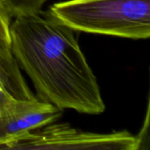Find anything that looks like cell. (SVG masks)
Returning <instances> with one entry per match:
<instances>
[{"label":"cell","mask_w":150,"mask_h":150,"mask_svg":"<svg viewBox=\"0 0 150 150\" xmlns=\"http://www.w3.org/2000/svg\"><path fill=\"white\" fill-rule=\"evenodd\" d=\"M10 46L40 100L83 114L105 112L99 84L75 31L47 12L20 15L11 22Z\"/></svg>","instance_id":"obj_1"},{"label":"cell","mask_w":150,"mask_h":150,"mask_svg":"<svg viewBox=\"0 0 150 150\" xmlns=\"http://www.w3.org/2000/svg\"><path fill=\"white\" fill-rule=\"evenodd\" d=\"M47 12L75 32L132 40L150 36V0H68Z\"/></svg>","instance_id":"obj_2"},{"label":"cell","mask_w":150,"mask_h":150,"mask_svg":"<svg viewBox=\"0 0 150 150\" xmlns=\"http://www.w3.org/2000/svg\"><path fill=\"white\" fill-rule=\"evenodd\" d=\"M0 149L138 150L139 142L127 130L98 134L54 122L1 144Z\"/></svg>","instance_id":"obj_3"},{"label":"cell","mask_w":150,"mask_h":150,"mask_svg":"<svg viewBox=\"0 0 150 150\" xmlns=\"http://www.w3.org/2000/svg\"><path fill=\"white\" fill-rule=\"evenodd\" d=\"M62 109L40 100L13 99L0 111V145L24 134L37 130L57 120Z\"/></svg>","instance_id":"obj_4"},{"label":"cell","mask_w":150,"mask_h":150,"mask_svg":"<svg viewBox=\"0 0 150 150\" xmlns=\"http://www.w3.org/2000/svg\"><path fill=\"white\" fill-rule=\"evenodd\" d=\"M11 17L0 0V70L10 67L14 57L10 46V25Z\"/></svg>","instance_id":"obj_5"},{"label":"cell","mask_w":150,"mask_h":150,"mask_svg":"<svg viewBox=\"0 0 150 150\" xmlns=\"http://www.w3.org/2000/svg\"><path fill=\"white\" fill-rule=\"evenodd\" d=\"M10 16L16 18L20 15L39 13L43 4L48 0H1Z\"/></svg>","instance_id":"obj_6"},{"label":"cell","mask_w":150,"mask_h":150,"mask_svg":"<svg viewBox=\"0 0 150 150\" xmlns=\"http://www.w3.org/2000/svg\"><path fill=\"white\" fill-rule=\"evenodd\" d=\"M13 99L14 98L10 95L4 85L0 83V111L4 109L6 105H8Z\"/></svg>","instance_id":"obj_7"}]
</instances>
